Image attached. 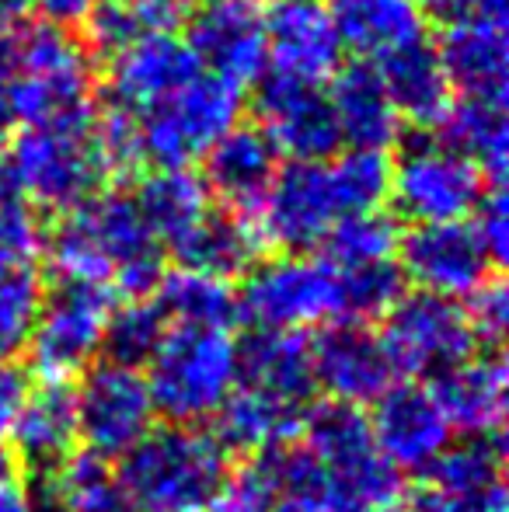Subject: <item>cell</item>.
Segmentation results:
<instances>
[{
  "instance_id": "obj_5",
  "label": "cell",
  "mask_w": 509,
  "mask_h": 512,
  "mask_svg": "<svg viewBox=\"0 0 509 512\" xmlns=\"http://www.w3.org/2000/svg\"><path fill=\"white\" fill-rule=\"evenodd\" d=\"M241 112H245V91L203 67L168 98L133 115L143 164L189 168L192 161H203L206 150L227 129L238 126Z\"/></svg>"
},
{
  "instance_id": "obj_40",
  "label": "cell",
  "mask_w": 509,
  "mask_h": 512,
  "mask_svg": "<svg viewBox=\"0 0 509 512\" xmlns=\"http://www.w3.org/2000/svg\"><path fill=\"white\" fill-rule=\"evenodd\" d=\"M42 304V283L35 265H4L0 269V363L25 352L35 314Z\"/></svg>"
},
{
  "instance_id": "obj_28",
  "label": "cell",
  "mask_w": 509,
  "mask_h": 512,
  "mask_svg": "<svg viewBox=\"0 0 509 512\" xmlns=\"http://www.w3.org/2000/svg\"><path fill=\"white\" fill-rule=\"evenodd\" d=\"M265 237L258 220L234 209H206V216L175 244V258L182 269L206 272L217 279H238L255 269Z\"/></svg>"
},
{
  "instance_id": "obj_41",
  "label": "cell",
  "mask_w": 509,
  "mask_h": 512,
  "mask_svg": "<svg viewBox=\"0 0 509 512\" xmlns=\"http://www.w3.org/2000/svg\"><path fill=\"white\" fill-rule=\"evenodd\" d=\"M342 272V321H374L384 317L394 307V300L405 293V276H401L398 262H370L353 265Z\"/></svg>"
},
{
  "instance_id": "obj_43",
  "label": "cell",
  "mask_w": 509,
  "mask_h": 512,
  "mask_svg": "<svg viewBox=\"0 0 509 512\" xmlns=\"http://www.w3.org/2000/svg\"><path fill=\"white\" fill-rule=\"evenodd\" d=\"M42 251L39 213L18 196H0V269L4 265H32Z\"/></svg>"
},
{
  "instance_id": "obj_3",
  "label": "cell",
  "mask_w": 509,
  "mask_h": 512,
  "mask_svg": "<svg viewBox=\"0 0 509 512\" xmlns=\"http://www.w3.org/2000/svg\"><path fill=\"white\" fill-rule=\"evenodd\" d=\"M231 471V453L199 425H154L119 460L133 512H206Z\"/></svg>"
},
{
  "instance_id": "obj_33",
  "label": "cell",
  "mask_w": 509,
  "mask_h": 512,
  "mask_svg": "<svg viewBox=\"0 0 509 512\" xmlns=\"http://www.w3.org/2000/svg\"><path fill=\"white\" fill-rule=\"evenodd\" d=\"M440 140L475 161L489 185H503L509 157V122L503 98H454L436 122Z\"/></svg>"
},
{
  "instance_id": "obj_22",
  "label": "cell",
  "mask_w": 509,
  "mask_h": 512,
  "mask_svg": "<svg viewBox=\"0 0 509 512\" xmlns=\"http://www.w3.org/2000/svg\"><path fill=\"white\" fill-rule=\"evenodd\" d=\"M265 46H269V70L318 84H325L342 67L346 53L325 4L318 0L272 7V14H265Z\"/></svg>"
},
{
  "instance_id": "obj_8",
  "label": "cell",
  "mask_w": 509,
  "mask_h": 512,
  "mask_svg": "<svg viewBox=\"0 0 509 512\" xmlns=\"http://www.w3.org/2000/svg\"><path fill=\"white\" fill-rule=\"evenodd\" d=\"M238 300L241 317H252L258 328H318L342 321V272L325 255L286 251L272 262H255Z\"/></svg>"
},
{
  "instance_id": "obj_21",
  "label": "cell",
  "mask_w": 509,
  "mask_h": 512,
  "mask_svg": "<svg viewBox=\"0 0 509 512\" xmlns=\"http://www.w3.org/2000/svg\"><path fill=\"white\" fill-rule=\"evenodd\" d=\"M203 70L189 42L178 39L175 32L147 35L133 46L112 53L109 63V105L136 115L143 108L157 105L178 91L185 81Z\"/></svg>"
},
{
  "instance_id": "obj_56",
  "label": "cell",
  "mask_w": 509,
  "mask_h": 512,
  "mask_svg": "<svg viewBox=\"0 0 509 512\" xmlns=\"http://www.w3.org/2000/svg\"><path fill=\"white\" fill-rule=\"evenodd\" d=\"M272 4H297V0H272Z\"/></svg>"
},
{
  "instance_id": "obj_53",
  "label": "cell",
  "mask_w": 509,
  "mask_h": 512,
  "mask_svg": "<svg viewBox=\"0 0 509 512\" xmlns=\"http://www.w3.org/2000/svg\"><path fill=\"white\" fill-rule=\"evenodd\" d=\"M7 192H14V185H11V171H7V157L0 154V196H7Z\"/></svg>"
},
{
  "instance_id": "obj_49",
  "label": "cell",
  "mask_w": 509,
  "mask_h": 512,
  "mask_svg": "<svg viewBox=\"0 0 509 512\" xmlns=\"http://www.w3.org/2000/svg\"><path fill=\"white\" fill-rule=\"evenodd\" d=\"M426 14H440L443 21L461 18V14H503L506 0H419Z\"/></svg>"
},
{
  "instance_id": "obj_38",
  "label": "cell",
  "mask_w": 509,
  "mask_h": 512,
  "mask_svg": "<svg viewBox=\"0 0 509 512\" xmlns=\"http://www.w3.org/2000/svg\"><path fill=\"white\" fill-rule=\"evenodd\" d=\"M398 227L381 213H349L328 230L325 237V258L339 269H353V265L387 262L398 251Z\"/></svg>"
},
{
  "instance_id": "obj_27",
  "label": "cell",
  "mask_w": 509,
  "mask_h": 512,
  "mask_svg": "<svg viewBox=\"0 0 509 512\" xmlns=\"http://www.w3.org/2000/svg\"><path fill=\"white\" fill-rule=\"evenodd\" d=\"M7 436H11L14 460L28 464L35 474L63 464L77 443L74 391L67 384L42 380V387L25 394Z\"/></svg>"
},
{
  "instance_id": "obj_36",
  "label": "cell",
  "mask_w": 509,
  "mask_h": 512,
  "mask_svg": "<svg viewBox=\"0 0 509 512\" xmlns=\"http://www.w3.org/2000/svg\"><path fill=\"white\" fill-rule=\"evenodd\" d=\"M189 14V0H95L84 32L98 53H119L147 35L175 32Z\"/></svg>"
},
{
  "instance_id": "obj_54",
  "label": "cell",
  "mask_w": 509,
  "mask_h": 512,
  "mask_svg": "<svg viewBox=\"0 0 509 512\" xmlns=\"http://www.w3.org/2000/svg\"><path fill=\"white\" fill-rule=\"evenodd\" d=\"M276 512H318V509H307V506H293V502H279Z\"/></svg>"
},
{
  "instance_id": "obj_1",
  "label": "cell",
  "mask_w": 509,
  "mask_h": 512,
  "mask_svg": "<svg viewBox=\"0 0 509 512\" xmlns=\"http://www.w3.org/2000/svg\"><path fill=\"white\" fill-rule=\"evenodd\" d=\"M42 251L63 283L116 286L126 297H147L164 276V244L123 192H98L60 213L56 227L42 234Z\"/></svg>"
},
{
  "instance_id": "obj_46",
  "label": "cell",
  "mask_w": 509,
  "mask_h": 512,
  "mask_svg": "<svg viewBox=\"0 0 509 512\" xmlns=\"http://www.w3.org/2000/svg\"><path fill=\"white\" fill-rule=\"evenodd\" d=\"M18 25H0V136L18 129V112H14V35H18Z\"/></svg>"
},
{
  "instance_id": "obj_25",
  "label": "cell",
  "mask_w": 509,
  "mask_h": 512,
  "mask_svg": "<svg viewBox=\"0 0 509 512\" xmlns=\"http://www.w3.org/2000/svg\"><path fill=\"white\" fill-rule=\"evenodd\" d=\"M328 81H332L328 102H332L342 147L387 150L401 140L405 122H401L374 63H342Z\"/></svg>"
},
{
  "instance_id": "obj_32",
  "label": "cell",
  "mask_w": 509,
  "mask_h": 512,
  "mask_svg": "<svg viewBox=\"0 0 509 512\" xmlns=\"http://www.w3.org/2000/svg\"><path fill=\"white\" fill-rule=\"evenodd\" d=\"M35 478V492H28L35 512H133L109 460L95 453H70Z\"/></svg>"
},
{
  "instance_id": "obj_50",
  "label": "cell",
  "mask_w": 509,
  "mask_h": 512,
  "mask_svg": "<svg viewBox=\"0 0 509 512\" xmlns=\"http://www.w3.org/2000/svg\"><path fill=\"white\" fill-rule=\"evenodd\" d=\"M0 512H35L32 495H28L25 488H18V485L7 481V485L0 488Z\"/></svg>"
},
{
  "instance_id": "obj_51",
  "label": "cell",
  "mask_w": 509,
  "mask_h": 512,
  "mask_svg": "<svg viewBox=\"0 0 509 512\" xmlns=\"http://www.w3.org/2000/svg\"><path fill=\"white\" fill-rule=\"evenodd\" d=\"M32 14V0H0V25H18Z\"/></svg>"
},
{
  "instance_id": "obj_37",
  "label": "cell",
  "mask_w": 509,
  "mask_h": 512,
  "mask_svg": "<svg viewBox=\"0 0 509 512\" xmlns=\"http://www.w3.org/2000/svg\"><path fill=\"white\" fill-rule=\"evenodd\" d=\"M164 331H168V317L157 307V300L129 297L126 304L112 307L109 324H105L102 352L109 363L143 370L157 352V345H161Z\"/></svg>"
},
{
  "instance_id": "obj_6",
  "label": "cell",
  "mask_w": 509,
  "mask_h": 512,
  "mask_svg": "<svg viewBox=\"0 0 509 512\" xmlns=\"http://www.w3.org/2000/svg\"><path fill=\"white\" fill-rule=\"evenodd\" d=\"M95 91V56L70 28L18 25L14 35V112L18 126L60 119L91 105Z\"/></svg>"
},
{
  "instance_id": "obj_7",
  "label": "cell",
  "mask_w": 509,
  "mask_h": 512,
  "mask_svg": "<svg viewBox=\"0 0 509 512\" xmlns=\"http://www.w3.org/2000/svg\"><path fill=\"white\" fill-rule=\"evenodd\" d=\"M300 432L304 446L325 467L342 512H363L398 499L401 474L381 457L363 408L321 401L304 411Z\"/></svg>"
},
{
  "instance_id": "obj_15",
  "label": "cell",
  "mask_w": 509,
  "mask_h": 512,
  "mask_svg": "<svg viewBox=\"0 0 509 512\" xmlns=\"http://www.w3.org/2000/svg\"><path fill=\"white\" fill-rule=\"evenodd\" d=\"M398 269L405 283L436 297H468L492 276V258L478 241L475 227L464 220L450 223H412L398 237Z\"/></svg>"
},
{
  "instance_id": "obj_19",
  "label": "cell",
  "mask_w": 509,
  "mask_h": 512,
  "mask_svg": "<svg viewBox=\"0 0 509 512\" xmlns=\"http://www.w3.org/2000/svg\"><path fill=\"white\" fill-rule=\"evenodd\" d=\"M370 432L394 471H426L450 446L454 429L436 405L433 391L419 384H391L374 401Z\"/></svg>"
},
{
  "instance_id": "obj_16",
  "label": "cell",
  "mask_w": 509,
  "mask_h": 512,
  "mask_svg": "<svg viewBox=\"0 0 509 512\" xmlns=\"http://www.w3.org/2000/svg\"><path fill=\"white\" fill-rule=\"evenodd\" d=\"M503 436H464L426 467L408 512H506Z\"/></svg>"
},
{
  "instance_id": "obj_42",
  "label": "cell",
  "mask_w": 509,
  "mask_h": 512,
  "mask_svg": "<svg viewBox=\"0 0 509 512\" xmlns=\"http://www.w3.org/2000/svg\"><path fill=\"white\" fill-rule=\"evenodd\" d=\"M279 492L272 485V474L265 467V457H252L241 471H227L217 499L206 512H276Z\"/></svg>"
},
{
  "instance_id": "obj_18",
  "label": "cell",
  "mask_w": 509,
  "mask_h": 512,
  "mask_svg": "<svg viewBox=\"0 0 509 512\" xmlns=\"http://www.w3.org/2000/svg\"><path fill=\"white\" fill-rule=\"evenodd\" d=\"M314 387L328 401L342 405H374L394 384V366L377 331L363 321H332L311 338Z\"/></svg>"
},
{
  "instance_id": "obj_29",
  "label": "cell",
  "mask_w": 509,
  "mask_h": 512,
  "mask_svg": "<svg viewBox=\"0 0 509 512\" xmlns=\"http://www.w3.org/2000/svg\"><path fill=\"white\" fill-rule=\"evenodd\" d=\"M325 11L342 46L370 63L408 42L426 39L429 14L419 0H328Z\"/></svg>"
},
{
  "instance_id": "obj_31",
  "label": "cell",
  "mask_w": 509,
  "mask_h": 512,
  "mask_svg": "<svg viewBox=\"0 0 509 512\" xmlns=\"http://www.w3.org/2000/svg\"><path fill=\"white\" fill-rule=\"evenodd\" d=\"M300 405L279 401L272 394L252 391V387H234L227 401L217 408V432L213 436L224 443L227 453H248V457H262L269 450L293 443L300 436V422H304Z\"/></svg>"
},
{
  "instance_id": "obj_45",
  "label": "cell",
  "mask_w": 509,
  "mask_h": 512,
  "mask_svg": "<svg viewBox=\"0 0 509 512\" xmlns=\"http://www.w3.org/2000/svg\"><path fill=\"white\" fill-rule=\"evenodd\" d=\"M506 192L503 185H489L485 189V196L478 199L475 206V234L478 241L485 244V251H489V258L496 265L506 262V248H509V216H506Z\"/></svg>"
},
{
  "instance_id": "obj_52",
  "label": "cell",
  "mask_w": 509,
  "mask_h": 512,
  "mask_svg": "<svg viewBox=\"0 0 509 512\" xmlns=\"http://www.w3.org/2000/svg\"><path fill=\"white\" fill-rule=\"evenodd\" d=\"M11 474H14V453L7 450L4 443H0V488L11 481Z\"/></svg>"
},
{
  "instance_id": "obj_24",
  "label": "cell",
  "mask_w": 509,
  "mask_h": 512,
  "mask_svg": "<svg viewBox=\"0 0 509 512\" xmlns=\"http://www.w3.org/2000/svg\"><path fill=\"white\" fill-rule=\"evenodd\" d=\"M433 398L461 436H496L506 418V363L499 352H471L433 377Z\"/></svg>"
},
{
  "instance_id": "obj_30",
  "label": "cell",
  "mask_w": 509,
  "mask_h": 512,
  "mask_svg": "<svg viewBox=\"0 0 509 512\" xmlns=\"http://www.w3.org/2000/svg\"><path fill=\"white\" fill-rule=\"evenodd\" d=\"M374 67L381 74L394 108H398L401 122L436 126L450 102H454V88H450L447 74H443L440 56H436V46L429 42V35L374 60Z\"/></svg>"
},
{
  "instance_id": "obj_47",
  "label": "cell",
  "mask_w": 509,
  "mask_h": 512,
  "mask_svg": "<svg viewBox=\"0 0 509 512\" xmlns=\"http://www.w3.org/2000/svg\"><path fill=\"white\" fill-rule=\"evenodd\" d=\"M28 391H32V387H28L25 373L14 363H0V436H7V429H11L14 415H18Z\"/></svg>"
},
{
  "instance_id": "obj_39",
  "label": "cell",
  "mask_w": 509,
  "mask_h": 512,
  "mask_svg": "<svg viewBox=\"0 0 509 512\" xmlns=\"http://www.w3.org/2000/svg\"><path fill=\"white\" fill-rule=\"evenodd\" d=\"M335 189H339L342 209L349 213H374L387 203V185H391V161L384 150H356L346 147L328 157Z\"/></svg>"
},
{
  "instance_id": "obj_10",
  "label": "cell",
  "mask_w": 509,
  "mask_h": 512,
  "mask_svg": "<svg viewBox=\"0 0 509 512\" xmlns=\"http://www.w3.org/2000/svg\"><path fill=\"white\" fill-rule=\"evenodd\" d=\"M485 189L489 178L475 161L457 154L440 136L436 140L419 136L405 143L398 161L391 164L387 199L408 223H450L468 220Z\"/></svg>"
},
{
  "instance_id": "obj_26",
  "label": "cell",
  "mask_w": 509,
  "mask_h": 512,
  "mask_svg": "<svg viewBox=\"0 0 509 512\" xmlns=\"http://www.w3.org/2000/svg\"><path fill=\"white\" fill-rule=\"evenodd\" d=\"M238 384L307 408L314 398L311 338L304 331L255 328L238 345Z\"/></svg>"
},
{
  "instance_id": "obj_4",
  "label": "cell",
  "mask_w": 509,
  "mask_h": 512,
  "mask_svg": "<svg viewBox=\"0 0 509 512\" xmlns=\"http://www.w3.org/2000/svg\"><path fill=\"white\" fill-rule=\"evenodd\" d=\"M147 387L168 422L196 425L213 418L238 387V342L224 328L168 324L147 363Z\"/></svg>"
},
{
  "instance_id": "obj_13",
  "label": "cell",
  "mask_w": 509,
  "mask_h": 512,
  "mask_svg": "<svg viewBox=\"0 0 509 512\" xmlns=\"http://www.w3.org/2000/svg\"><path fill=\"white\" fill-rule=\"evenodd\" d=\"M255 126L286 161H328L342 150L325 84L269 67L255 81Z\"/></svg>"
},
{
  "instance_id": "obj_35",
  "label": "cell",
  "mask_w": 509,
  "mask_h": 512,
  "mask_svg": "<svg viewBox=\"0 0 509 512\" xmlns=\"http://www.w3.org/2000/svg\"><path fill=\"white\" fill-rule=\"evenodd\" d=\"M157 307L171 324H196V328H224L231 331L241 321V300L231 279L206 276L178 265L164 272L157 283Z\"/></svg>"
},
{
  "instance_id": "obj_44",
  "label": "cell",
  "mask_w": 509,
  "mask_h": 512,
  "mask_svg": "<svg viewBox=\"0 0 509 512\" xmlns=\"http://www.w3.org/2000/svg\"><path fill=\"white\" fill-rule=\"evenodd\" d=\"M468 324L475 331V338L482 345H492L496 349L506 335V324H509V297H506V283L496 276H489L475 293H468Z\"/></svg>"
},
{
  "instance_id": "obj_2",
  "label": "cell",
  "mask_w": 509,
  "mask_h": 512,
  "mask_svg": "<svg viewBox=\"0 0 509 512\" xmlns=\"http://www.w3.org/2000/svg\"><path fill=\"white\" fill-rule=\"evenodd\" d=\"M4 157L14 192L32 209L49 213H67L88 203L112 182L98 140L95 105L60 119L32 122L14 136Z\"/></svg>"
},
{
  "instance_id": "obj_12",
  "label": "cell",
  "mask_w": 509,
  "mask_h": 512,
  "mask_svg": "<svg viewBox=\"0 0 509 512\" xmlns=\"http://www.w3.org/2000/svg\"><path fill=\"white\" fill-rule=\"evenodd\" d=\"M77 439H84L88 453L102 460H123L150 429H154V398L147 377L133 366H119L105 359L102 366L84 370L81 387L74 391Z\"/></svg>"
},
{
  "instance_id": "obj_48",
  "label": "cell",
  "mask_w": 509,
  "mask_h": 512,
  "mask_svg": "<svg viewBox=\"0 0 509 512\" xmlns=\"http://www.w3.org/2000/svg\"><path fill=\"white\" fill-rule=\"evenodd\" d=\"M95 7V0H32V14L46 25H60V28H74L84 25Z\"/></svg>"
},
{
  "instance_id": "obj_11",
  "label": "cell",
  "mask_w": 509,
  "mask_h": 512,
  "mask_svg": "<svg viewBox=\"0 0 509 512\" xmlns=\"http://www.w3.org/2000/svg\"><path fill=\"white\" fill-rule=\"evenodd\" d=\"M381 342L394 377H436L471 356L478 338L457 300L415 290L401 293L384 314Z\"/></svg>"
},
{
  "instance_id": "obj_17",
  "label": "cell",
  "mask_w": 509,
  "mask_h": 512,
  "mask_svg": "<svg viewBox=\"0 0 509 512\" xmlns=\"http://www.w3.org/2000/svg\"><path fill=\"white\" fill-rule=\"evenodd\" d=\"M185 21V42L210 74L227 77L238 88L255 84L265 74L269 46L262 0H199Z\"/></svg>"
},
{
  "instance_id": "obj_23",
  "label": "cell",
  "mask_w": 509,
  "mask_h": 512,
  "mask_svg": "<svg viewBox=\"0 0 509 512\" xmlns=\"http://www.w3.org/2000/svg\"><path fill=\"white\" fill-rule=\"evenodd\" d=\"M279 171V154L258 126H231L203 154V185L224 209L255 216Z\"/></svg>"
},
{
  "instance_id": "obj_20",
  "label": "cell",
  "mask_w": 509,
  "mask_h": 512,
  "mask_svg": "<svg viewBox=\"0 0 509 512\" xmlns=\"http://www.w3.org/2000/svg\"><path fill=\"white\" fill-rule=\"evenodd\" d=\"M436 56L454 98H503L509 91V35L503 14H461L443 25Z\"/></svg>"
},
{
  "instance_id": "obj_55",
  "label": "cell",
  "mask_w": 509,
  "mask_h": 512,
  "mask_svg": "<svg viewBox=\"0 0 509 512\" xmlns=\"http://www.w3.org/2000/svg\"><path fill=\"white\" fill-rule=\"evenodd\" d=\"M363 512H405V509H398L394 502H387V506H374V509H363Z\"/></svg>"
},
{
  "instance_id": "obj_14",
  "label": "cell",
  "mask_w": 509,
  "mask_h": 512,
  "mask_svg": "<svg viewBox=\"0 0 509 512\" xmlns=\"http://www.w3.org/2000/svg\"><path fill=\"white\" fill-rule=\"evenodd\" d=\"M342 216L346 209L328 161H286L279 164L255 220L265 244H279L283 251H314Z\"/></svg>"
},
{
  "instance_id": "obj_34",
  "label": "cell",
  "mask_w": 509,
  "mask_h": 512,
  "mask_svg": "<svg viewBox=\"0 0 509 512\" xmlns=\"http://www.w3.org/2000/svg\"><path fill=\"white\" fill-rule=\"evenodd\" d=\"M136 206L164 248H175L210 209V189L189 168H157L136 189Z\"/></svg>"
},
{
  "instance_id": "obj_9",
  "label": "cell",
  "mask_w": 509,
  "mask_h": 512,
  "mask_svg": "<svg viewBox=\"0 0 509 512\" xmlns=\"http://www.w3.org/2000/svg\"><path fill=\"white\" fill-rule=\"evenodd\" d=\"M116 290L102 283H56V290L42 293L32 335H28V359L42 380L67 384L77 373L95 366L102 356V338L109 314L116 307Z\"/></svg>"
}]
</instances>
